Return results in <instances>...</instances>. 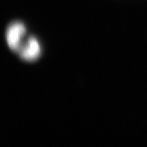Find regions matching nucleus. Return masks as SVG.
<instances>
[{
	"label": "nucleus",
	"mask_w": 147,
	"mask_h": 147,
	"mask_svg": "<svg viewBox=\"0 0 147 147\" xmlns=\"http://www.w3.org/2000/svg\"><path fill=\"white\" fill-rule=\"evenodd\" d=\"M26 27L20 21H16L9 25L6 31V40L8 47L14 52L18 53L23 44L26 34Z\"/></svg>",
	"instance_id": "nucleus-1"
},
{
	"label": "nucleus",
	"mask_w": 147,
	"mask_h": 147,
	"mask_svg": "<svg viewBox=\"0 0 147 147\" xmlns=\"http://www.w3.org/2000/svg\"><path fill=\"white\" fill-rule=\"evenodd\" d=\"M42 49L36 38L30 37L25 41L18 52L23 60L32 62L38 59L41 55Z\"/></svg>",
	"instance_id": "nucleus-2"
}]
</instances>
